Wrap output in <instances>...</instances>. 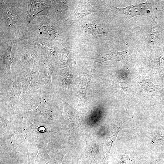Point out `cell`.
<instances>
[{"label": "cell", "instance_id": "6da1fadb", "mask_svg": "<svg viewBox=\"0 0 164 164\" xmlns=\"http://www.w3.org/2000/svg\"><path fill=\"white\" fill-rule=\"evenodd\" d=\"M63 107L62 121L68 128L76 127L82 120L83 115L76 109L71 107L65 99H62Z\"/></svg>", "mask_w": 164, "mask_h": 164}, {"label": "cell", "instance_id": "7a4b0ae2", "mask_svg": "<svg viewBox=\"0 0 164 164\" xmlns=\"http://www.w3.org/2000/svg\"><path fill=\"white\" fill-rule=\"evenodd\" d=\"M91 70H87L84 72L78 79L76 87L77 96L79 100L82 103L87 101L86 95V87L91 79L93 75Z\"/></svg>", "mask_w": 164, "mask_h": 164}, {"label": "cell", "instance_id": "3957f363", "mask_svg": "<svg viewBox=\"0 0 164 164\" xmlns=\"http://www.w3.org/2000/svg\"><path fill=\"white\" fill-rule=\"evenodd\" d=\"M148 6V3H145L129 6L124 8L114 7L121 13L125 15L128 20L134 16L145 14Z\"/></svg>", "mask_w": 164, "mask_h": 164}, {"label": "cell", "instance_id": "277c9868", "mask_svg": "<svg viewBox=\"0 0 164 164\" xmlns=\"http://www.w3.org/2000/svg\"><path fill=\"white\" fill-rule=\"evenodd\" d=\"M128 50L114 52H109L100 54L96 61L102 62L107 60H117L122 62L124 61L127 56Z\"/></svg>", "mask_w": 164, "mask_h": 164}, {"label": "cell", "instance_id": "5b68a950", "mask_svg": "<svg viewBox=\"0 0 164 164\" xmlns=\"http://www.w3.org/2000/svg\"><path fill=\"white\" fill-rule=\"evenodd\" d=\"M86 142L85 155L89 158L94 159L99 154L98 148L96 144L92 140L90 135H88L86 136Z\"/></svg>", "mask_w": 164, "mask_h": 164}, {"label": "cell", "instance_id": "8992f818", "mask_svg": "<svg viewBox=\"0 0 164 164\" xmlns=\"http://www.w3.org/2000/svg\"><path fill=\"white\" fill-rule=\"evenodd\" d=\"M138 81L145 91L153 97L156 89L154 85L149 80L145 78L141 79Z\"/></svg>", "mask_w": 164, "mask_h": 164}, {"label": "cell", "instance_id": "52a82bcc", "mask_svg": "<svg viewBox=\"0 0 164 164\" xmlns=\"http://www.w3.org/2000/svg\"><path fill=\"white\" fill-rule=\"evenodd\" d=\"M69 71L67 69H63L61 71L60 79L63 87L64 89L69 85L71 80Z\"/></svg>", "mask_w": 164, "mask_h": 164}, {"label": "cell", "instance_id": "ba28073f", "mask_svg": "<svg viewBox=\"0 0 164 164\" xmlns=\"http://www.w3.org/2000/svg\"><path fill=\"white\" fill-rule=\"evenodd\" d=\"M118 133V132H117L116 133L113 134L104 142V147L105 152L106 155V164L107 162L111 146L116 138Z\"/></svg>", "mask_w": 164, "mask_h": 164}, {"label": "cell", "instance_id": "9c48e42d", "mask_svg": "<svg viewBox=\"0 0 164 164\" xmlns=\"http://www.w3.org/2000/svg\"><path fill=\"white\" fill-rule=\"evenodd\" d=\"M12 45H10L4 54V63L8 69L10 70V65L13 61V56L11 53Z\"/></svg>", "mask_w": 164, "mask_h": 164}, {"label": "cell", "instance_id": "30bf717a", "mask_svg": "<svg viewBox=\"0 0 164 164\" xmlns=\"http://www.w3.org/2000/svg\"><path fill=\"white\" fill-rule=\"evenodd\" d=\"M69 55L67 53H64L62 58L60 67H64L67 66L69 60Z\"/></svg>", "mask_w": 164, "mask_h": 164}, {"label": "cell", "instance_id": "8fae6325", "mask_svg": "<svg viewBox=\"0 0 164 164\" xmlns=\"http://www.w3.org/2000/svg\"><path fill=\"white\" fill-rule=\"evenodd\" d=\"M39 31L45 34H46L48 35H51L53 32V30H52L48 25H43L39 28Z\"/></svg>", "mask_w": 164, "mask_h": 164}, {"label": "cell", "instance_id": "7c38bea8", "mask_svg": "<svg viewBox=\"0 0 164 164\" xmlns=\"http://www.w3.org/2000/svg\"><path fill=\"white\" fill-rule=\"evenodd\" d=\"M6 15L7 16L8 19L12 23V24L16 22L17 19L16 17L15 16L14 14L11 12L10 10L8 11Z\"/></svg>", "mask_w": 164, "mask_h": 164}, {"label": "cell", "instance_id": "4fadbf2b", "mask_svg": "<svg viewBox=\"0 0 164 164\" xmlns=\"http://www.w3.org/2000/svg\"><path fill=\"white\" fill-rule=\"evenodd\" d=\"M40 44L48 50L51 54L53 55L55 54V51L54 48L50 46L45 43H40Z\"/></svg>", "mask_w": 164, "mask_h": 164}, {"label": "cell", "instance_id": "5bb4252c", "mask_svg": "<svg viewBox=\"0 0 164 164\" xmlns=\"http://www.w3.org/2000/svg\"><path fill=\"white\" fill-rule=\"evenodd\" d=\"M159 161V159L158 158L153 161L150 164H156Z\"/></svg>", "mask_w": 164, "mask_h": 164}]
</instances>
